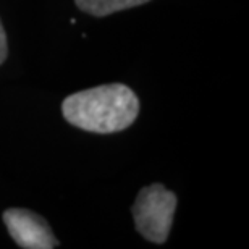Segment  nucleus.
Segmentation results:
<instances>
[{
  "instance_id": "nucleus-1",
  "label": "nucleus",
  "mask_w": 249,
  "mask_h": 249,
  "mask_svg": "<svg viewBox=\"0 0 249 249\" xmlns=\"http://www.w3.org/2000/svg\"><path fill=\"white\" fill-rule=\"evenodd\" d=\"M62 113L84 131L110 134L126 129L139 113V99L126 84H102L65 97Z\"/></svg>"
},
{
  "instance_id": "nucleus-4",
  "label": "nucleus",
  "mask_w": 249,
  "mask_h": 249,
  "mask_svg": "<svg viewBox=\"0 0 249 249\" xmlns=\"http://www.w3.org/2000/svg\"><path fill=\"white\" fill-rule=\"evenodd\" d=\"M151 0H74L78 8L92 17H107V15L122 12V10L139 7Z\"/></svg>"
},
{
  "instance_id": "nucleus-5",
  "label": "nucleus",
  "mask_w": 249,
  "mask_h": 249,
  "mask_svg": "<svg viewBox=\"0 0 249 249\" xmlns=\"http://www.w3.org/2000/svg\"><path fill=\"white\" fill-rule=\"evenodd\" d=\"M8 57V41H7V33L2 21H0V65H2Z\"/></svg>"
},
{
  "instance_id": "nucleus-3",
  "label": "nucleus",
  "mask_w": 249,
  "mask_h": 249,
  "mask_svg": "<svg viewBox=\"0 0 249 249\" xmlns=\"http://www.w3.org/2000/svg\"><path fill=\"white\" fill-rule=\"evenodd\" d=\"M3 222L10 236L23 249H53L60 245L44 217L33 211L7 209Z\"/></svg>"
},
{
  "instance_id": "nucleus-2",
  "label": "nucleus",
  "mask_w": 249,
  "mask_h": 249,
  "mask_svg": "<svg viewBox=\"0 0 249 249\" xmlns=\"http://www.w3.org/2000/svg\"><path fill=\"white\" fill-rule=\"evenodd\" d=\"M131 211L136 230L147 241L162 245L170 233L177 211V196L163 185L156 183L138 193Z\"/></svg>"
}]
</instances>
